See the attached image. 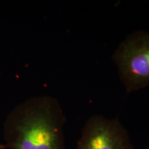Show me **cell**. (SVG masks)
Here are the masks:
<instances>
[{"instance_id": "5", "label": "cell", "mask_w": 149, "mask_h": 149, "mask_svg": "<svg viewBox=\"0 0 149 149\" xmlns=\"http://www.w3.org/2000/svg\"><path fill=\"white\" fill-rule=\"evenodd\" d=\"M148 149H149V148H148Z\"/></svg>"}, {"instance_id": "4", "label": "cell", "mask_w": 149, "mask_h": 149, "mask_svg": "<svg viewBox=\"0 0 149 149\" xmlns=\"http://www.w3.org/2000/svg\"><path fill=\"white\" fill-rule=\"evenodd\" d=\"M0 149H4V146L2 145H0Z\"/></svg>"}, {"instance_id": "1", "label": "cell", "mask_w": 149, "mask_h": 149, "mask_svg": "<svg viewBox=\"0 0 149 149\" xmlns=\"http://www.w3.org/2000/svg\"><path fill=\"white\" fill-rule=\"evenodd\" d=\"M66 122L58 100L50 96L29 98L17 105L3 124L7 149H66Z\"/></svg>"}, {"instance_id": "3", "label": "cell", "mask_w": 149, "mask_h": 149, "mask_svg": "<svg viewBox=\"0 0 149 149\" xmlns=\"http://www.w3.org/2000/svg\"><path fill=\"white\" fill-rule=\"evenodd\" d=\"M75 149H134L129 133L117 118L91 116L81 130Z\"/></svg>"}, {"instance_id": "2", "label": "cell", "mask_w": 149, "mask_h": 149, "mask_svg": "<svg viewBox=\"0 0 149 149\" xmlns=\"http://www.w3.org/2000/svg\"><path fill=\"white\" fill-rule=\"evenodd\" d=\"M112 58L128 93L149 85V33L138 31L128 35Z\"/></svg>"}]
</instances>
